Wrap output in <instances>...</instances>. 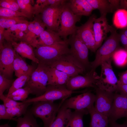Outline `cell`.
<instances>
[{
    "label": "cell",
    "mask_w": 127,
    "mask_h": 127,
    "mask_svg": "<svg viewBox=\"0 0 127 127\" xmlns=\"http://www.w3.org/2000/svg\"><path fill=\"white\" fill-rule=\"evenodd\" d=\"M67 40L47 46H38L33 50L39 63L48 66L63 56L70 53Z\"/></svg>",
    "instance_id": "obj_1"
},
{
    "label": "cell",
    "mask_w": 127,
    "mask_h": 127,
    "mask_svg": "<svg viewBox=\"0 0 127 127\" xmlns=\"http://www.w3.org/2000/svg\"><path fill=\"white\" fill-rule=\"evenodd\" d=\"M110 32L111 34L103 45L96 51L94 60L90 62L91 70L95 71L96 68L104 62L111 58L115 52L120 48L119 34L113 27Z\"/></svg>",
    "instance_id": "obj_2"
},
{
    "label": "cell",
    "mask_w": 127,
    "mask_h": 127,
    "mask_svg": "<svg viewBox=\"0 0 127 127\" xmlns=\"http://www.w3.org/2000/svg\"><path fill=\"white\" fill-rule=\"evenodd\" d=\"M65 99L60 103L53 101H41L33 102L30 109L34 116L40 119L44 123V127H50L55 119L56 115Z\"/></svg>",
    "instance_id": "obj_3"
},
{
    "label": "cell",
    "mask_w": 127,
    "mask_h": 127,
    "mask_svg": "<svg viewBox=\"0 0 127 127\" xmlns=\"http://www.w3.org/2000/svg\"><path fill=\"white\" fill-rule=\"evenodd\" d=\"M48 67L39 63L24 86L29 88L31 94L35 95L36 97L42 95L46 90L48 80Z\"/></svg>",
    "instance_id": "obj_4"
},
{
    "label": "cell",
    "mask_w": 127,
    "mask_h": 127,
    "mask_svg": "<svg viewBox=\"0 0 127 127\" xmlns=\"http://www.w3.org/2000/svg\"><path fill=\"white\" fill-rule=\"evenodd\" d=\"M64 3L60 21V26L57 33L64 40H67V36L76 33L77 27L76 23L80 20L81 16L75 14L71 10L67 2Z\"/></svg>",
    "instance_id": "obj_5"
},
{
    "label": "cell",
    "mask_w": 127,
    "mask_h": 127,
    "mask_svg": "<svg viewBox=\"0 0 127 127\" xmlns=\"http://www.w3.org/2000/svg\"><path fill=\"white\" fill-rule=\"evenodd\" d=\"M67 41L70 46V54L86 70H91L88 60V49L75 33L71 35Z\"/></svg>",
    "instance_id": "obj_6"
},
{
    "label": "cell",
    "mask_w": 127,
    "mask_h": 127,
    "mask_svg": "<svg viewBox=\"0 0 127 127\" xmlns=\"http://www.w3.org/2000/svg\"><path fill=\"white\" fill-rule=\"evenodd\" d=\"M111 58L104 62L101 65V71L97 83V87L108 91H117L118 84V79L111 65Z\"/></svg>",
    "instance_id": "obj_7"
},
{
    "label": "cell",
    "mask_w": 127,
    "mask_h": 127,
    "mask_svg": "<svg viewBox=\"0 0 127 127\" xmlns=\"http://www.w3.org/2000/svg\"><path fill=\"white\" fill-rule=\"evenodd\" d=\"M87 90L81 91H72L68 90L66 85L53 86L47 85V90L42 95L26 99L24 103L33 102L37 101H53L60 99H66L72 94L75 93H83Z\"/></svg>",
    "instance_id": "obj_8"
},
{
    "label": "cell",
    "mask_w": 127,
    "mask_h": 127,
    "mask_svg": "<svg viewBox=\"0 0 127 127\" xmlns=\"http://www.w3.org/2000/svg\"><path fill=\"white\" fill-rule=\"evenodd\" d=\"M49 67L65 73L70 77L86 73L85 69L70 54L63 56Z\"/></svg>",
    "instance_id": "obj_9"
},
{
    "label": "cell",
    "mask_w": 127,
    "mask_h": 127,
    "mask_svg": "<svg viewBox=\"0 0 127 127\" xmlns=\"http://www.w3.org/2000/svg\"><path fill=\"white\" fill-rule=\"evenodd\" d=\"M66 1L59 4L47 5L42 10L39 17L47 29L57 32L63 5Z\"/></svg>",
    "instance_id": "obj_10"
},
{
    "label": "cell",
    "mask_w": 127,
    "mask_h": 127,
    "mask_svg": "<svg viewBox=\"0 0 127 127\" xmlns=\"http://www.w3.org/2000/svg\"><path fill=\"white\" fill-rule=\"evenodd\" d=\"M16 52L11 42L4 44L0 48V74L9 79H12Z\"/></svg>",
    "instance_id": "obj_11"
},
{
    "label": "cell",
    "mask_w": 127,
    "mask_h": 127,
    "mask_svg": "<svg viewBox=\"0 0 127 127\" xmlns=\"http://www.w3.org/2000/svg\"><path fill=\"white\" fill-rule=\"evenodd\" d=\"M95 95L90 91L65 99L61 106L75 110H88L94 106Z\"/></svg>",
    "instance_id": "obj_12"
},
{
    "label": "cell",
    "mask_w": 127,
    "mask_h": 127,
    "mask_svg": "<svg viewBox=\"0 0 127 127\" xmlns=\"http://www.w3.org/2000/svg\"><path fill=\"white\" fill-rule=\"evenodd\" d=\"M99 76L95 71H89L84 75H79L70 77L66 86L67 89L74 91L81 88L97 87V83Z\"/></svg>",
    "instance_id": "obj_13"
},
{
    "label": "cell",
    "mask_w": 127,
    "mask_h": 127,
    "mask_svg": "<svg viewBox=\"0 0 127 127\" xmlns=\"http://www.w3.org/2000/svg\"><path fill=\"white\" fill-rule=\"evenodd\" d=\"M96 18L95 15H91L85 23L77 27L76 32L88 49L93 52L96 51L93 28V23Z\"/></svg>",
    "instance_id": "obj_14"
},
{
    "label": "cell",
    "mask_w": 127,
    "mask_h": 127,
    "mask_svg": "<svg viewBox=\"0 0 127 127\" xmlns=\"http://www.w3.org/2000/svg\"><path fill=\"white\" fill-rule=\"evenodd\" d=\"M95 89L96 94L95 107L99 112L109 117L115 93L96 87Z\"/></svg>",
    "instance_id": "obj_15"
},
{
    "label": "cell",
    "mask_w": 127,
    "mask_h": 127,
    "mask_svg": "<svg viewBox=\"0 0 127 127\" xmlns=\"http://www.w3.org/2000/svg\"><path fill=\"white\" fill-rule=\"evenodd\" d=\"M106 16L104 14L96 18L93 23L96 51L101 46L107 33L111 32L113 27L108 24Z\"/></svg>",
    "instance_id": "obj_16"
},
{
    "label": "cell",
    "mask_w": 127,
    "mask_h": 127,
    "mask_svg": "<svg viewBox=\"0 0 127 127\" xmlns=\"http://www.w3.org/2000/svg\"><path fill=\"white\" fill-rule=\"evenodd\" d=\"M127 117V97L115 93L110 115L109 122H116L118 119Z\"/></svg>",
    "instance_id": "obj_17"
},
{
    "label": "cell",
    "mask_w": 127,
    "mask_h": 127,
    "mask_svg": "<svg viewBox=\"0 0 127 127\" xmlns=\"http://www.w3.org/2000/svg\"><path fill=\"white\" fill-rule=\"evenodd\" d=\"M37 37L39 38L36 40L34 48L38 46L51 45L63 40L57 32L47 29L41 32Z\"/></svg>",
    "instance_id": "obj_18"
},
{
    "label": "cell",
    "mask_w": 127,
    "mask_h": 127,
    "mask_svg": "<svg viewBox=\"0 0 127 127\" xmlns=\"http://www.w3.org/2000/svg\"><path fill=\"white\" fill-rule=\"evenodd\" d=\"M67 3L73 12L78 16H89L94 10L86 0H71Z\"/></svg>",
    "instance_id": "obj_19"
},
{
    "label": "cell",
    "mask_w": 127,
    "mask_h": 127,
    "mask_svg": "<svg viewBox=\"0 0 127 127\" xmlns=\"http://www.w3.org/2000/svg\"><path fill=\"white\" fill-rule=\"evenodd\" d=\"M47 85L58 86L66 85L70 77L65 73L48 66Z\"/></svg>",
    "instance_id": "obj_20"
},
{
    "label": "cell",
    "mask_w": 127,
    "mask_h": 127,
    "mask_svg": "<svg viewBox=\"0 0 127 127\" xmlns=\"http://www.w3.org/2000/svg\"><path fill=\"white\" fill-rule=\"evenodd\" d=\"M11 43L16 52L22 57L30 59L37 64L39 63L31 45L22 41L18 43L14 41Z\"/></svg>",
    "instance_id": "obj_21"
},
{
    "label": "cell",
    "mask_w": 127,
    "mask_h": 127,
    "mask_svg": "<svg viewBox=\"0 0 127 127\" xmlns=\"http://www.w3.org/2000/svg\"><path fill=\"white\" fill-rule=\"evenodd\" d=\"M88 113L87 110H75L72 112L68 109L67 121L65 127H84L83 116Z\"/></svg>",
    "instance_id": "obj_22"
},
{
    "label": "cell",
    "mask_w": 127,
    "mask_h": 127,
    "mask_svg": "<svg viewBox=\"0 0 127 127\" xmlns=\"http://www.w3.org/2000/svg\"><path fill=\"white\" fill-rule=\"evenodd\" d=\"M91 116L89 127H108V117L98 111L94 106L88 110Z\"/></svg>",
    "instance_id": "obj_23"
},
{
    "label": "cell",
    "mask_w": 127,
    "mask_h": 127,
    "mask_svg": "<svg viewBox=\"0 0 127 127\" xmlns=\"http://www.w3.org/2000/svg\"><path fill=\"white\" fill-rule=\"evenodd\" d=\"M37 67L33 65L30 70L28 72L18 77L14 80L11 87L9 90L7 95L10 94L24 86L29 79L32 73Z\"/></svg>",
    "instance_id": "obj_24"
},
{
    "label": "cell",
    "mask_w": 127,
    "mask_h": 127,
    "mask_svg": "<svg viewBox=\"0 0 127 127\" xmlns=\"http://www.w3.org/2000/svg\"><path fill=\"white\" fill-rule=\"evenodd\" d=\"M34 117L30 110H27L23 117H18L16 127H40Z\"/></svg>",
    "instance_id": "obj_25"
},
{
    "label": "cell",
    "mask_w": 127,
    "mask_h": 127,
    "mask_svg": "<svg viewBox=\"0 0 127 127\" xmlns=\"http://www.w3.org/2000/svg\"><path fill=\"white\" fill-rule=\"evenodd\" d=\"M94 10H98L101 15L114 12L108 0H86Z\"/></svg>",
    "instance_id": "obj_26"
},
{
    "label": "cell",
    "mask_w": 127,
    "mask_h": 127,
    "mask_svg": "<svg viewBox=\"0 0 127 127\" xmlns=\"http://www.w3.org/2000/svg\"><path fill=\"white\" fill-rule=\"evenodd\" d=\"M113 24L117 28H123L127 27V11L120 9L117 10L113 19Z\"/></svg>",
    "instance_id": "obj_27"
},
{
    "label": "cell",
    "mask_w": 127,
    "mask_h": 127,
    "mask_svg": "<svg viewBox=\"0 0 127 127\" xmlns=\"http://www.w3.org/2000/svg\"><path fill=\"white\" fill-rule=\"evenodd\" d=\"M68 110L61 105L50 127H65L67 121Z\"/></svg>",
    "instance_id": "obj_28"
},
{
    "label": "cell",
    "mask_w": 127,
    "mask_h": 127,
    "mask_svg": "<svg viewBox=\"0 0 127 127\" xmlns=\"http://www.w3.org/2000/svg\"><path fill=\"white\" fill-rule=\"evenodd\" d=\"M33 103L23 102L22 104L13 107L6 108V111L8 114L12 117L14 118L15 116L20 117L25 113L28 106L32 104Z\"/></svg>",
    "instance_id": "obj_29"
},
{
    "label": "cell",
    "mask_w": 127,
    "mask_h": 127,
    "mask_svg": "<svg viewBox=\"0 0 127 127\" xmlns=\"http://www.w3.org/2000/svg\"><path fill=\"white\" fill-rule=\"evenodd\" d=\"M112 58L117 65L124 66L127 64V51L120 48L115 52Z\"/></svg>",
    "instance_id": "obj_30"
},
{
    "label": "cell",
    "mask_w": 127,
    "mask_h": 127,
    "mask_svg": "<svg viewBox=\"0 0 127 127\" xmlns=\"http://www.w3.org/2000/svg\"><path fill=\"white\" fill-rule=\"evenodd\" d=\"M23 17H0V26L2 28H9L19 23H28Z\"/></svg>",
    "instance_id": "obj_31"
},
{
    "label": "cell",
    "mask_w": 127,
    "mask_h": 127,
    "mask_svg": "<svg viewBox=\"0 0 127 127\" xmlns=\"http://www.w3.org/2000/svg\"><path fill=\"white\" fill-rule=\"evenodd\" d=\"M45 26L39 17L29 23L28 30L37 38L41 32L44 30Z\"/></svg>",
    "instance_id": "obj_32"
},
{
    "label": "cell",
    "mask_w": 127,
    "mask_h": 127,
    "mask_svg": "<svg viewBox=\"0 0 127 127\" xmlns=\"http://www.w3.org/2000/svg\"><path fill=\"white\" fill-rule=\"evenodd\" d=\"M31 94L30 89L27 87L19 89L11 94L5 96L16 101L23 102L26 100L29 95Z\"/></svg>",
    "instance_id": "obj_33"
},
{
    "label": "cell",
    "mask_w": 127,
    "mask_h": 127,
    "mask_svg": "<svg viewBox=\"0 0 127 127\" xmlns=\"http://www.w3.org/2000/svg\"><path fill=\"white\" fill-rule=\"evenodd\" d=\"M17 2L21 10V12L27 17L30 16L35 12V9L32 6L30 0H17Z\"/></svg>",
    "instance_id": "obj_34"
},
{
    "label": "cell",
    "mask_w": 127,
    "mask_h": 127,
    "mask_svg": "<svg viewBox=\"0 0 127 127\" xmlns=\"http://www.w3.org/2000/svg\"><path fill=\"white\" fill-rule=\"evenodd\" d=\"M27 29V27L26 24L23 23H19L9 28L7 31V33H14L15 35L12 38V41L16 42V41L20 40L19 35L21 32L25 31Z\"/></svg>",
    "instance_id": "obj_35"
},
{
    "label": "cell",
    "mask_w": 127,
    "mask_h": 127,
    "mask_svg": "<svg viewBox=\"0 0 127 127\" xmlns=\"http://www.w3.org/2000/svg\"><path fill=\"white\" fill-rule=\"evenodd\" d=\"M0 17H27L21 12L12 10L0 7Z\"/></svg>",
    "instance_id": "obj_36"
},
{
    "label": "cell",
    "mask_w": 127,
    "mask_h": 127,
    "mask_svg": "<svg viewBox=\"0 0 127 127\" xmlns=\"http://www.w3.org/2000/svg\"><path fill=\"white\" fill-rule=\"evenodd\" d=\"M14 81L13 79H8L0 74V95L3 94L6 90L9 89Z\"/></svg>",
    "instance_id": "obj_37"
},
{
    "label": "cell",
    "mask_w": 127,
    "mask_h": 127,
    "mask_svg": "<svg viewBox=\"0 0 127 127\" xmlns=\"http://www.w3.org/2000/svg\"><path fill=\"white\" fill-rule=\"evenodd\" d=\"M0 7L7 8L12 10L19 11L20 10L17 0H0Z\"/></svg>",
    "instance_id": "obj_38"
},
{
    "label": "cell",
    "mask_w": 127,
    "mask_h": 127,
    "mask_svg": "<svg viewBox=\"0 0 127 127\" xmlns=\"http://www.w3.org/2000/svg\"><path fill=\"white\" fill-rule=\"evenodd\" d=\"M20 56L16 52L13 64V68L15 75L18 77L24 74L20 64Z\"/></svg>",
    "instance_id": "obj_39"
},
{
    "label": "cell",
    "mask_w": 127,
    "mask_h": 127,
    "mask_svg": "<svg viewBox=\"0 0 127 127\" xmlns=\"http://www.w3.org/2000/svg\"><path fill=\"white\" fill-rule=\"evenodd\" d=\"M0 99L3 101V104L6 108L13 107L23 103L14 100L6 97L3 94L0 95Z\"/></svg>",
    "instance_id": "obj_40"
},
{
    "label": "cell",
    "mask_w": 127,
    "mask_h": 127,
    "mask_svg": "<svg viewBox=\"0 0 127 127\" xmlns=\"http://www.w3.org/2000/svg\"><path fill=\"white\" fill-rule=\"evenodd\" d=\"M4 104L0 105V119H9L16 121L17 119L12 118L8 113Z\"/></svg>",
    "instance_id": "obj_41"
},
{
    "label": "cell",
    "mask_w": 127,
    "mask_h": 127,
    "mask_svg": "<svg viewBox=\"0 0 127 127\" xmlns=\"http://www.w3.org/2000/svg\"><path fill=\"white\" fill-rule=\"evenodd\" d=\"M20 64L21 69L24 74L28 72L31 69L32 65H28L25 61L20 56Z\"/></svg>",
    "instance_id": "obj_42"
},
{
    "label": "cell",
    "mask_w": 127,
    "mask_h": 127,
    "mask_svg": "<svg viewBox=\"0 0 127 127\" xmlns=\"http://www.w3.org/2000/svg\"><path fill=\"white\" fill-rule=\"evenodd\" d=\"M117 91L120 94L127 97V84H118Z\"/></svg>",
    "instance_id": "obj_43"
},
{
    "label": "cell",
    "mask_w": 127,
    "mask_h": 127,
    "mask_svg": "<svg viewBox=\"0 0 127 127\" xmlns=\"http://www.w3.org/2000/svg\"><path fill=\"white\" fill-rule=\"evenodd\" d=\"M118 84H127V70L120 74L118 80Z\"/></svg>",
    "instance_id": "obj_44"
},
{
    "label": "cell",
    "mask_w": 127,
    "mask_h": 127,
    "mask_svg": "<svg viewBox=\"0 0 127 127\" xmlns=\"http://www.w3.org/2000/svg\"><path fill=\"white\" fill-rule=\"evenodd\" d=\"M119 0H108L112 9L114 12L119 9L120 2Z\"/></svg>",
    "instance_id": "obj_45"
},
{
    "label": "cell",
    "mask_w": 127,
    "mask_h": 127,
    "mask_svg": "<svg viewBox=\"0 0 127 127\" xmlns=\"http://www.w3.org/2000/svg\"><path fill=\"white\" fill-rule=\"evenodd\" d=\"M120 42L124 47V49L127 51V38L123 32L119 34Z\"/></svg>",
    "instance_id": "obj_46"
},
{
    "label": "cell",
    "mask_w": 127,
    "mask_h": 127,
    "mask_svg": "<svg viewBox=\"0 0 127 127\" xmlns=\"http://www.w3.org/2000/svg\"><path fill=\"white\" fill-rule=\"evenodd\" d=\"M110 127H127V120L123 124H119L116 122L109 121Z\"/></svg>",
    "instance_id": "obj_47"
},
{
    "label": "cell",
    "mask_w": 127,
    "mask_h": 127,
    "mask_svg": "<svg viewBox=\"0 0 127 127\" xmlns=\"http://www.w3.org/2000/svg\"><path fill=\"white\" fill-rule=\"evenodd\" d=\"M66 0H47V3L48 5L59 4H62Z\"/></svg>",
    "instance_id": "obj_48"
},
{
    "label": "cell",
    "mask_w": 127,
    "mask_h": 127,
    "mask_svg": "<svg viewBox=\"0 0 127 127\" xmlns=\"http://www.w3.org/2000/svg\"><path fill=\"white\" fill-rule=\"evenodd\" d=\"M120 9H124L127 11V0H120Z\"/></svg>",
    "instance_id": "obj_49"
},
{
    "label": "cell",
    "mask_w": 127,
    "mask_h": 127,
    "mask_svg": "<svg viewBox=\"0 0 127 127\" xmlns=\"http://www.w3.org/2000/svg\"><path fill=\"white\" fill-rule=\"evenodd\" d=\"M0 127H11L7 123L5 124L0 126Z\"/></svg>",
    "instance_id": "obj_50"
},
{
    "label": "cell",
    "mask_w": 127,
    "mask_h": 127,
    "mask_svg": "<svg viewBox=\"0 0 127 127\" xmlns=\"http://www.w3.org/2000/svg\"><path fill=\"white\" fill-rule=\"evenodd\" d=\"M124 34L127 38V28L125 29L123 32Z\"/></svg>",
    "instance_id": "obj_51"
}]
</instances>
